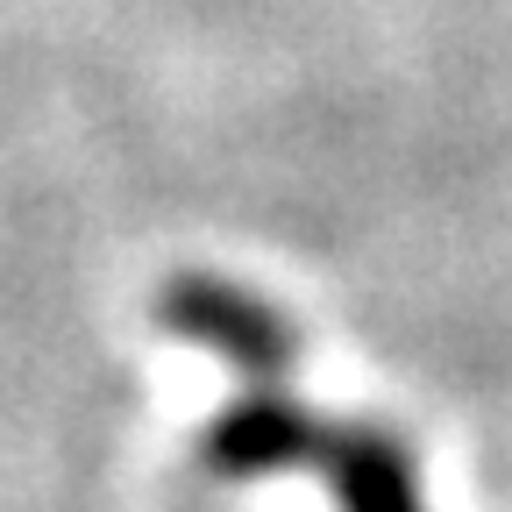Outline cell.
<instances>
[{
  "instance_id": "cell-2",
  "label": "cell",
  "mask_w": 512,
  "mask_h": 512,
  "mask_svg": "<svg viewBox=\"0 0 512 512\" xmlns=\"http://www.w3.org/2000/svg\"><path fill=\"white\" fill-rule=\"evenodd\" d=\"M342 420H313L306 399L292 392V377L278 384H242V399L200 434V470L214 484H264L285 470H313L328 463Z\"/></svg>"
},
{
  "instance_id": "cell-1",
  "label": "cell",
  "mask_w": 512,
  "mask_h": 512,
  "mask_svg": "<svg viewBox=\"0 0 512 512\" xmlns=\"http://www.w3.org/2000/svg\"><path fill=\"white\" fill-rule=\"evenodd\" d=\"M157 320L171 335H185L192 349L221 356L242 384H278L299 370V328L235 278H214V271H185L157 292Z\"/></svg>"
},
{
  "instance_id": "cell-3",
  "label": "cell",
  "mask_w": 512,
  "mask_h": 512,
  "mask_svg": "<svg viewBox=\"0 0 512 512\" xmlns=\"http://www.w3.org/2000/svg\"><path fill=\"white\" fill-rule=\"evenodd\" d=\"M320 484H328L335 512H427L406 434L370 420H342L328 463H320Z\"/></svg>"
}]
</instances>
